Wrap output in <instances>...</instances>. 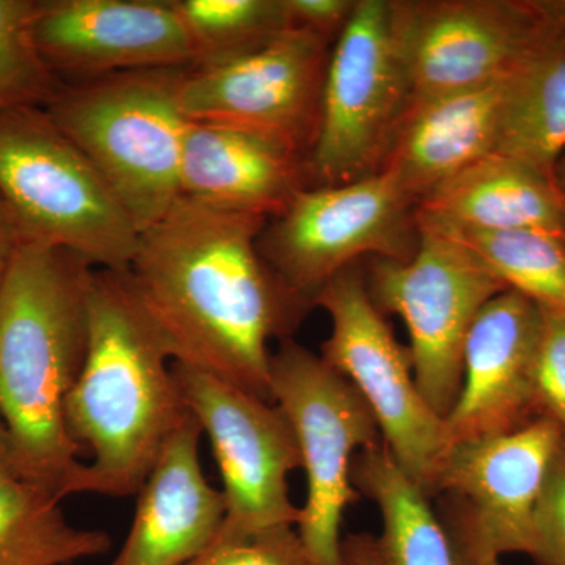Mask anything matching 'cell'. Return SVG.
Instances as JSON below:
<instances>
[{
  "label": "cell",
  "mask_w": 565,
  "mask_h": 565,
  "mask_svg": "<svg viewBox=\"0 0 565 565\" xmlns=\"http://www.w3.org/2000/svg\"><path fill=\"white\" fill-rule=\"evenodd\" d=\"M267 218L180 196L140 233L129 277L174 363L273 401L270 341L310 310L264 262Z\"/></svg>",
  "instance_id": "cell-1"
},
{
  "label": "cell",
  "mask_w": 565,
  "mask_h": 565,
  "mask_svg": "<svg viewBox=\"0 0 565 565\" xmlns=\"http://www.w3.org/2000/svg\"><path fill=\"white\" fill-rule=\"evenodd\" d=\"M93 273L66 248L24 243L0 289V416L11 475L61 500L76 493L84 468L65 401L87 356Z\"/></svg>",
  "instance_id": "cell-2"
},
{
  "label": "cell",
  "mask_w": 565,
  "mask_h": 565,
  "mask_svg": "<svg viewBox=\"0 0 565 565\" xmlns=\"http://www.w3.org/2000/svg\"><path fill=\"white\" fill-rule=\"evenodd\" d=\"M172 353L145 311L128 270L95 269L88 349L65 401L70 437L88 448L76 493L140 492L163 445L189 414Z\"/></svg>",
  "instance_id": "cell-3"
},
{
  "label": "cell",
  "mask_w": 565,
  "mask_h": 565,
  "mask_svg": "<svg viewBox=\"0 0 565 565\" xmlns=\"http://www.w3.org/2000/svg\"><path fill=\"white\" fill-rule=\"evenodd\" d=\"M182 70H134L68 82L46 107L90 159L139 232L180 199L189 121L178 102Z\"/></svg>",
  "instance_id": "cell-4"
},
{
  "label": "cell",
  "mask_w": 565,
  "mask_h": 565,
  "mask_svg": "<svg viewBox=\"0 0 565 565\" xmlns=\"http://www.w3.org/2000/svg\"><path fill=\"white\" fill-rule=\"evenodd\" d=\"M0 196L24 243L66 248L93 269L131 267L139 228L44 107L0 111Z\"/></svg>",
  "instance_id": "cell-5"
},
{
  "label": "cell",
  "mask_w": 565,
  "mask_h": 565,
  "mask_svg": "<svg viewBox=\"0 0 565 565\" xmlns=\"http://www.w3.org/2000/svg\"><path fill=\"white\" fill-rule=\"evenodd\" d=\"M273 401L291 423L307 473V501L297 534L313 565H341L345 509L359 500L352 462L364 449L384 444L362 394L321 355L280 341L270 356Z\"/></svg>",
  "instance_id": "cell-6"
},
{
  "label": "cell",
  "mask_w": 565,
  "mask_h": 565,
  "mask_svg": "<svg viewBox=\"0 0 565 565\" xmlns=\"http://www.w3.org/2000/svg\"><path fill=\"white\" fill-rule=\"evenodd\" d=\"M418 244L416 203L388 172L303 189L258 239L264 262L310 308L322 286L362 256L407 262Z\"/></svg>",
  "instance_id": "cell-7"
},
{
  "label": "cell",
  "mask_w": 565,
  "mask_h": 565,
  "mask_svg": "<svg viewBox=\"0 0 565 565\" xmlns=\"http://www.w3.org/2000/svg\"><path fill=\"white\" fill-rule=\"evenodd\" d=\"M408 99L390 0H359L327 66L321 122L307 159L310 188L381 172Z\"/></svg>",
  "instance_id": "cell-8"
},
{
  "label": "cell",
  "mask_w": 565,
  "mask_h": 565,
  "mask_svg": "<svg viewBox=\"0 0 565 565\" xmlns=\"http://www.w3.org/2000/svg\"><path fill=\"white\" fill-rule=\"evenodd\" d=\"M418 230L415 255L407 262L374 258L366 285L379 310L407 326L416 386L445 419L462 388L471 326L486 303L508 289L455 239L427 226Z\"/></svg>",
  "instance_id": "cell-9"
},
{
  "label": "cell",
  "mask_w": 565,
  "mask_h": 565,
  "mask_svg": "<svg viewBox=\"0 0 565 565\" xmlns=\"http://www.w3.org/2000/svg\"><path fill=\"white\" fill-rule=\"evenodd\" d=\"M563 435L548 416L514 433L448 446L427 487L457 559L531 555L534 511Z\"/></svg>",
  "instance_id": "cell-10"
},
{
  "label": "cell",
  "mask_w": 565,
  "mask_h": 565,
  "mask_svg": "<svg viewBox=\"0 0 565 565\" xmlns=\"http://www.w3.org/2000/svg\"><path fill=\"white\" fill-rule=\"evenodd\" d=\"M390 6L411 88L408 107L508 76L565 22V3L390 0Z\"/></svg>",
  "instance_id": "cell-11"
},
{
  "label": "cell",
  "mask_w": 565,
  "mask_h": 565,
  "mask_svg": "<svg viewBox=\"0 0 565 565\" xmlns=\"http://www.w3.org/2000/svg\"><path fill=\"white\" fill-rule=\"evenodd\" d=\"M313 307L332 321L322 359L362 394L386 448L426 493L448 448L445 423L419 393L411 352L394 338L360 267L352 264L334 275L316 294Z\"/></svg>",
  "instance_id": "cell-12"
},
{
  "label": "cell",
  "mask_w": 565,
  "mask_h": 565,
  "mask_svg": "<svg viewBox=\"0 0 565 565\" xmlns=\"http://www.w3.org/2000/svg\"><path fill=\"white\" fill-rule=\"evenodd\" d=\"M172 370L221 470L226 514L214 544L296 527L300 508L292 503L288 478L302 459L281 408L185 364L173 363Z\"/></svg>",
  "instance_id": "cell-13"
},
{
  "label": "cell",
  "mask_w": 565,
  "mask_h": 565,
  "mask_svg": "<svg viewBox=\"0 0 565 565\" xmlns=\"http://www.w3.org/2000/svg\"><path fill=\"white\" fill-rule=\"evenodd\" d=\"M332 43L289 29L262 50L182 70L178 102L189 121L259 134L308 159L321 122Z\"/></svg>",
  "instance_id": "cell-14"
},
{
  "label": "cell",
  "mask_w": 565,
  "mask_h": 565,
  "mask_svg": "<svg viewBox=\"0 0 565 565\" xmlns=\"http://www.w3.org/2000/svg\"><path fill=\"white\" fill-rule=\"evenodd\" d=\"M35 39L65 84L193 63L172 0H40Z\"/></svg>",
  "instance_id": "cell-15"
},
{
  "label": "cell",
  "mask_w": 565,
  "mask_h": 565,
  "mask_svg": "<svg viewBox=\"0 0 565 565\" xmlns=\"http://www.w3.org/2000/svg\"><path fill=\"white\" fill-rule=\"evenodd\" d=\"M542 323V308L511 289L486 303L465 341L462 388L444 419L448 446L514 433L541 416Z\"/></svg>",
  "instance_id": "cell-16"
},
{
  "label": "cell",
  "mask_w": 565,
  "mask_h": 565,
  "mask_svg": "<svg viewBox=\"0 0 565 565\" xmlns=\"http://www.w3.org/2000/svg\"><path fill=\"white\" fill-rule=\"evenodd\" d=\"M202 435L189 412L137 493L131 531L109 565H188L214 544L226 504L204 476Z\"/></svg>",
  "instance_id": "cell-17"
},
{
  "label": "cell",
  "mask_w": 565,
  "mask_h": 565,
  "mask_svg": "<svg viewBox=\"0 0 565 565\" xmlns=\"http://www.w3.org/2000/svg\"><path fill=\"white\" fill-rule=\"evenodd\" d=\"M307 188V159L278 141L230 126L189 122L180 196L273 221Z\"/></svg>",
  "instance_id": "cell-18"
},
{
  "label": "cell",
  "mask_w": 565,
  "mask_h": 565,
  "mask_svg": "<svg viewBox=\"0 0 565 565\" xmlns=\"http://www.w3.org/2000/svg\"><path fill=\"white\" fill-rule=\"evenodd\" d=\"M509 74L405 110L381 172L392 173L416 206L456 174L494 154Z\"/></svg>",
  "instance_id": "cell-19"
},
{
  "label": "cell",
  "mask_w": 565,
  "mask_h": 565,
  "mask_svg": "<svg viewBox=\"0 0 565 565\" xmlns=\"http://www.w3.org/2000/svg\"><path fill=\"white\" fill-rule=\"evenodd\" d=\"M416 222L479 232L539 230L565 237L556 181L500 154L476 162L429 193L416 206Z\"/></svg>",
  "instance_id": "cell-20"
},
{
  "label": "cell",
  "mask_w": 565,
  "mask_h": 565,
  "mask_svg": "<svg viewBox=\"0 0 565 565\" xmlns=\"http://www.w3.org/2000/svg\"><path fill=\"white\" fill-rule=\"evenodd\" d=\"M494 154L556 181L565 154V22L509 74Z\"/></svg>",
  "instance_id": "cell-21"
},
{
  "label": "cell",
  "mask_w": 565,
  "mask_h": 565,
  "mask_svg": "<svg viewBox=\"0 0 565 565\" xmlns=\"http://www.w3.org/2000/svg\"><path fill=\"white\" fill-rule=\"evenodd\" d=\"M351 478L353 489L381 511L377 544L386 565H457L451 539L429 498L385 444L360 451Z\"/></svg>",
  "instance_id": "cell-22"
},
{
  "label": "cell",
  "mask_w": 565,
  "mask_h": 565,
  "mask_svg": "<svg viewBox=\"0 0 565 565\" xmlns=\"http://www.w3.org/2000/svg\"><path fill=\"white\" fill-rule=\"evenodd\" d=\"M61 503L0 471V565H71L109 553L110 535L70 525Z\"/></svg>",
  "instance_id": "cell-23"
},
{
  "label": "cell",
  "mask_w": 565,
  "mask_h": 565,
  "mask_svg": "<svg viewBox=\"0 0 565 565\" xmlns=\"http://www.w3.org/2000/svg\"><path fill=\"white\" fill-rule=\"evenodd\" d=\"M418 223V222H416ZM418 225L446 234L503 285L544 311L565 316V237L539 230L479 232Z\"/></svg>",
  "instance_id": "cell-24"
},
{
  "label": "cell",
  "mask_w": 565,
  "mask_h": 565,
  "mask_svg": "<svg viewBox=\"0 0 565 565\" xmlns=\"http://www.w3.org/2000/svg\"><path fill=\"white\" fill-rule=\"evenodd\" d=\"M191 41V68L222 65L289 31L285 0H172Z\"/></svg>",
  "instance_id": "cell-25"
},
{
  "label": "cell",
  "mask_w": 565,
  "mask_h": 565,
  "mask_svg": "<svg viewBox=\"0 0 565 565\" xmlns=\"http://www.w3.org/2000/svg\"><path fill=\"white\" fill-rule=\"evenodd\" d=\"M40 0H0V111L47 106L65 82L35 39Z\"/></svg>",
  "instance_id": "cell-26"
},
{
  "label": "cell",
  "mask_w": 565,
  "mask_h": 565,
  "mask_svg": "<svg viewBox=\"0 0 565 565\" xmlns=\"http://www.w3.org/2000/svg\"><path fill=\"white\" fill-rule=\"evenodd\" d=\"M534 565H565V441L561 440L534 511Z\"/></svg>",
  "instance_id": "cell-27"
},
{
  "label": "cell",
  "mask_w": 565,
  "mask_h": 565,
  "mask_svg": "<svg viewBox=\"0 0 565 565\" xmlns=\"http://www.w3.org/2000/svg\"><path fill=\"white\" fill-rule=\"evenodd\" d=\"M188 565H313L296 527H278L237 542H218Z\"/></svg>",
  "instance_id": "cell-28"
},
{
  "label": "cell",
  "mask_w": 565,
  "mask_h": 565,
  "mask_svg": "<svg viewBox=\"0 0 565 565\" xmlns=\"http://www.w3.org/2000/svg\"><path fill=\"white\" fill-rule=\"evenodd\" d=\"M541 348L537 359L539 414L559 427L565 441V316L542 310Z\"/></svg>",
  "instance_id": "cell-29"
},
{
  "label": "cell",
  "mask_w": 565,
  "mask_h": 565,
  "mask_svg": "<svg viewBox=\"0 0 565 565\" xmlns=\"http://www.w3.org/2000/svg\"><path fill=\"white\" fill-rule=\"evenodd\" d=\"M359 0H285L292 29L315 33L329 40H338L344 31Z\"/></svg>",
  "instance_id": "cell-30"
},
{
  "label": "cell",
  "mask_w": 565,
  "mask_h": 565,
  "mask_svg": "<svg viewBox=\"0 0 565 565\" xmlns=\"http://www.w3.org/2000/svg\"><path fill=\"white\" fill-rule=\"evenodd\" d=\"M22 244H24V237H22L20 225L9 204L0 196V289Z\"/></svg>",
  "instance_id": "cell-31"
},
{
  "label": "cell",
  "mask_w": 565,
  "mask_h": 565,
  "mask_svg": "<svg viewBox=\"0 0 565 565\" xmlns=\"http://www.w3.org/2000/svg\"><path fill=\"white\" fill-rule=\"evenodd\" d=\"M341 565H386L377 537L364 533L345 535L341 541Z\"/></svg>",
  "instance_id": "cell-32"
},
{
  "label": "cell",
  "mask_w": 565,
  "mask_h": 565,
  "mask_svg": "<svg viewBox=\"0 0 565 565\" xmlns=\"http://www.w3.org/2000/svg\"><path fill=\"white\" fill-rule=\"evenodd\" d=\"M0 471L11 475V441L9 429L0 416Z\"/></svg>",
  "instance_id": "cell-33"
},
{
  "label": "cell",
  "mask_w": 565,
  "mask_h": 565,
  "mask_svg": "<svg viewBox=\"0 0 565 565\" xmlns=\"http://www.w3.org/2000/svg\"><path fill=\"white\" fill-rule=\"evenodd\" d=\"M556 185L559 189L561 199H563L564 215H565V154L561 159L559 166L556 169Z\"/></svg>",
  "instance_id": "cell-34"
},
{
  "label": "cell",
  "mask_w": 565,
  "mask_h": 565,
  "mask_svg": "<svg viewBox=\"0 0 565 565\" xmlns=\"http://www.w3.org/2000/svg\"><path fill=\"white\" fill-rule=\"evenodd\" d=\"M457 565H501V563L500 561H484V563H479V561L457 559Z\"/></svg>",
  "instance_id": "cell-35"
}]
</instances>
